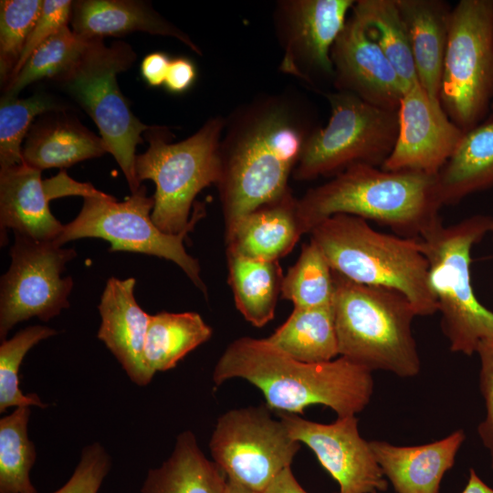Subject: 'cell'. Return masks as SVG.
<instances>
[{
	"label": "cell",
	"mask_w": 493,
	"mask_h": 493,
	"mask_svg": "<svg viewBox=\"0 0 493 493\" xmlns=\"http://www.w3.org/2000/svg\"><path fill=\"white\" fill-rule=\"evenodd\" d=\"M225 119L216 186L227 237L246 215L290 189L289 175L319 126L310 102L291 88L258 94Z\"/></svg>",
	"instance_id": "6da1fadb"
},
{
	"label": "cell",
	"mask_w": 493,
	"mask_h": 493,
	"mask_svg": "<svg viewBox=\"0 0 493 493\" xmlns=\"http://www.w3.org/2000/svg\"><path fill=\"white\" fill-rule=\"evenodd\" d=\"M234 378L257 387L270 410L287 414H303L309 405L322 404L338 417L356 415L373 393L372 371L345 357L304 362L251 337L233 341L215 366V385Z\"/></svg>",
	"instance_id": "7a4b0ae2"
},
{
	"label": "cell",
	"mask_w": 493,
	"mask_h": 493,
	"mask_svg": "<svg viewBox=\"0 0 493 493\" xmlns=\"http://www.w3.org/2000/svg\"><path fill=\"white\" fill-rule=\"evenodd\" d=\"M442 206L437 174L368 164L352 165L299 198L307 233L324 219L344 214L377 222L400 236L419 238L441 220Z\"/></svg>",
	"instance_id": "3957f363"
},
{
	"label": "cell",
	"mask_w": 493,
	"mask_h": 493,
	"mask_svg": "<svg viewBox=\"0 0 493 493\" xmlns=\"http://www.w3.org/2000/svg\"><path fill=\"white\" fill-rule=\"evenodd\" d=\"M309 234L334 272L359 284L398 290L417 316L438 311L419 238L381 233L344 214L324 219Z\"/></svg>",
	"instance_id": "277c9868"
},
{
	"label": "cell",
	"mask_w": 493,
	"mask_h": 493,
	"mask_svg": "<svg viewBox=\"0 0 493 493\" xmlns=\"http://www.w3.org/2000/svg\"><path fill=\"white\" fill-rule=\"evenodd\" d=\"M332 309L339 354L370 371L414 377L421 362L412 322L416 312L398 290L356 283L333 271Z\"/></svg>",
	"instance_id": "5b68a950"
},
{
	"label": "cell",
	"mask_w": 493,
	"mask_h": 493,
	"mask_svg": "<svg viewBox=\"0 0 493 493\" xmlns=\"http://www.w3.org/2000/svg\"><path fill=\"white\" fill-rule=\"evenodd\" d=\"M225 122V117H212L179 142H170L166 127H150L144 132L149 147L136 156L135 173L140 183L151 180L155 184L152 219L163 232L182 233L205 215V205L195 203L189 219L195 196L220 179Z\"/></svg>",
	"instance_id": "8992f818"
},
{
	"label": "cell",
	"mask_w": 493,
	"mask_h": 493,
	"mask_svg": "<svg viewBox=\"0 0 493 493\" xmlns=\"http://www.w3.org/2000/svg\"><path fill=\"white\" fill-rule=\"evenodd\" d=\"M489 232L493 217L475 215L449 226L439 220L419 237L441 329L450 350L468 356L481 341L493 338V311L477 300L470 278L471 249Z\"/></svg>",
	"instance_id": "52a82bcc"
},
{
	"label": "cell",
	"mask_w": 493,
	"mask_h": 493,
	"mask_svg": "<svg viewBox=\"0 0 493 493\" xmlns=\"http://www.w3.org/2000/svg\"><path fill=\"white\" fill-rule=\"evenodd\" d=\"M135 59L134 50L125 42L106 46L103 38H92L78 63L54 80L93 120L131 193L142 186L135 173L136 148L142 142V134L151 126L131 111L121 92L117 75L129 69Z\"/></svg>",
	"instance_id": "ba28073f"
},
{
	"label": "cell",
	"mask_w": 493,
	"mask_h": 493,
	"mask_svg": "<svg viewBox=\"0 0 493 493\" xmlns=\"http://www.w3.org/2000/svg\"><path fill=\"white\" fill-rule=\"evenodd\" d=\"M324 95L330 107V119L308 141L294 179L333 177L355 164L382 168L395 144L397 110L376 107L348 92Z\"/></svg>",
	"instance_id": "9c48e42d"
},
{
	"label": "cell",
	"mask_w": 493,
	"mask_h": 493,
	"mask_svg": "<svg viewBox=\"0 0 493 493\" xmlns=\"http://www.w3.org/2000/svg\"><path fill=\"white\" fill-rule=\"evenodd\" d=\"M439 100L464 132L491 107L493 0H460L452 8Z\"/></svg>",
	"instance_id": "30bf717a"
},
{
	"label": "cell",
	"mask_w": 493,
	"mask_h": 493,
	"mask_svg": "<svg viewBox=\"0 0 493 493\" xmlns=\"http://www.w3.org/2000/svg\"><path fill=\"white\" fill-rule=\"evenodd\" d=\"M153 206L154 198L147 195L143 185L122 202L104 193L85 197L79 215L64 225L54 243L62 246L79 238H101L110 243L111 252L128 251L165 258L179 266L207 297L200 265L184 246V238L194 226L176 235L164 233L152 219Z\"/></svg>",
	"instance_id": "8fae6325"
},
{
	"label": "cell",
	"mask_w": 493,
	"mask_h": 493,
	"mask_svg": "<svg viewBox=\"0 0 493 493\" xmlns=\"http://www.w3.org/2000/svg\"><path fill=\"white\" fill-rule=\"evenodd\" d=\"M264 404L232 409L218 417L209 441L213 461L227 479L261 493L290 467L300 443Z\"/></svg>",
	"instance_id": "7c38bea8"
},
{
	"label": "cell",
	"mask_w": 493,
	"mask_h": 493,
	"mask_svg": "<svg viewBox=\"0 0 493 493\" xmlns=\"http://www.w3.org/2000/svg\"><path fill=\"white\" fill-rule=\"evenodd\" d=\"M76 256L73 248L15 233L11 264L0 283L2 341L19 322L33 317L48 321L68 308L73 280L61 274Z\"/></svg>",
	"instance_id": "4fadbf2b"
},
{
	"label": "cell",
	"mask_w": 493,
	"mask_h": 493,
	"mask_svg": "<svg viewBox=\"0 0 493 493\" xmlns=\"http://www.w3.org/2000/svg\"><path fill=\"white\" fill-rule=\"evenodd\" d=\"M353 0H279L273 26L283 50L279 71L309 87L330 80L334 72L331 49L344 27Z\"/></svg>",
	"instance_id": "5bb4252c"
},
{
	"label": "cell",
	"mask_w": 493,
	"mask_h": 493,
	"mask_svg": "<svg viewBox=\"0 0 493 493\" xmlns=\"http://www.w3.org/2000/svg\"><path fill=\"white\" fill-rule=\"evenodd\" d=\"M293 439L308 446L319 462L338 482L340 493L385 491L387 479L358 429L355 415L338 417L330 424L306 420L295 414L279 413Z\"/></svg>",
	"instance_id": "9a60e30c"
},
{
	"label": "cell",
	"mask_w": 493,
	"mask_h": 493,
	"mask_svg": "<svg viewBox=\"0 0 493 493\" xmlns=\"http://www.w3.org/2000/svg\"><path fill=\"white\" fill-rule=\"evenodd\" d=\"M397 113L395 144L382 169L436 175L454 153L464 131L419 81L404 90Z\"/></svg>",
	"instance_id": "2e32d148"
},
{
	"label": "cell",
	"mask_w": 493,
	"mask_h": 493,
	"mask_svg": "<svg viewBox=\"0 0 493 493\" xmlns=\"http://www.w3.org/2000/svg\"><path fill=\"white\" fill-rule=\"evenodd\" d=\"M333 87L390 110L407 89L382 49L351 14L331 49Z\"/></svg>",
	"instance_id": "e0dca14e"
},
{
	"label": "cell",
	"mask_w": 493,
	"mask_h": 493,
	"mask_svg": "<svg viewBox=\"0 0 493 493\" xmlns=\"http://www.w3.org/2000/svg\"><path fill=\"white\" fill-rule=\"evenodd\" d=\"M136 279H108L98 306L101 318L98 338L115 356L131 382L149 384L153 375L144 360L150 316L134 296Z\"/></svg>",
	"instance_id": "ac0fdd59"
},
{
	"label": "cell",
	"mask_w": 493,
	"mask_h": 493,
	"mask_svg": "<svg viewBox=\"0 0 493 493\" xmlns=\"http://www.w3.org/2000/svg\"><path fill=\"white\" fill-rule=\"evenodd\" d=\"M55 199L47 179L41 171L26 163L0 169L1 236L7 229L39 241L55 242L63 231L51 213Z\"/></svg>",
	"instance_id": "d6986e66"
},
{
	"label": "cell",
	"mask_w": 493,
	"mask_h": 493,
	"mask_svg": "<svg viewBox=\"0 0 493 493\" xmlns=\"http://www.w3.org/2000/svg\"><path fill=\"white\" fill-rule=\"evenodd\" d=\"M466 435L458 429L440 440L411 446L370 442L384 477L397 493H439L445 474L453 467Z\"/></svg>",
	"instance_id": "ffe728a7"
},
{
	"label": "cell",
	"mask_w": 493,
	"mask_h": 493,
	"mask_svg": "<svg viewBox=\"0 0 493 493\" xmlns=\"http://www.w3.org/2000/svg\"><path fill=\"white\" fill-rule=\"evenodd\" d=\"M306 233L299 198L289 189L241 218L226 237V250L257 260L275 261L288 254Z\"/></svg>",
	"instance_id": "44dd1931"
},
{
	"label": "cell",
	"mask_w": 493,
	"mask_h": 493,
	"mask_svg": "<svg viewBox=\"0 0 493 493\" xmlns=\"http://www.w3.org/2000/svg\"><path fill=\"white\" fill-rule=\"evenodd\" d=\"M69 24L75 33L87 38L121 37L135 31L174 37L197 55H203L201 48L185 32L144 1H73Z\"/></svg>",
	"instance_id": "7402d4cb"
},
{
	"label": "cell",
	"mask_w": 493,
	"mask_h": 493,
	"mask_svg": "<svg viewBox=\"0 0 493 493\" xmlns=\"http://www.w3.org/2000/svg\"><path fill=\"white\" fill-rule=\"evenodd\" d=\"M105 152L102 138L66 111L47 113L32 125L22 150L24 163L40 171L64 169Z\"/></svg>",
	"instance_id": "603a6c76"
},
{
	"label": "cell",
	"mask_w": 493,
	"mask_h": 493,
	"mask_svg": "<svg viewBox=\"0 0 493 493\" xmlns=\"http://www.w3.org/2000/svg\"><path fill=\"white\" fill-rule=\"evenodd\" d=\"M421 86L439 100L452 7L443 0H396Z\"/></svg>",
	"instance_id": "cb8c5ba5"
},
{
	"label": "cell",
	"mask_w": 493,
	"mask_h": 493,
	"mask_svg": "<svg viewBox=\"0 0 493 493\" xmlns=\"http://www.w3.org/2000/svg\"><path fill=\"white\" fill-rule=\"evenodd\" d=\"M437 182L443 205L493 187V113L464 132Z\"/></svg>",
	"instance_id": "d4e9b609"
},
{
	"label": "cell",
	"mask_w": 493,
	"mask_h": 493,
	"mask_svg": "<svg viewBox=\"0 0 493 493\" xmlns=\"http://www.w3.org/2000/svg\"><path fill=\"white\" fill-rule=\"evenodd\" d=\"M226 476L186 430L177 436L171 456L148 471L142 493H226Z\"/></svg>",
	"instance_id": "484cf974"
},
{
	"label": "cell",
	"mask_w": 493,
	"mask_h": 493,
	"mask_svg": "<svg viewBox=\"0 0 493 493\" xmlns=\"http://www.w3.org/2000/svg\"><path fill=\"white\" fill-rule=\"evenodd\" d=\"M228 282L237 309L253 326L261 328L275 315L283 280L278 260L263 261L226 250Z\"/></svg>",
	"instance_id": "4316f807"
},
{
	"label": "cell",
	"mask_w": 493,
	"mask_h": 493,
	"mask_svg": "<svg viewBox=\"0 0 493 493\" xmlns=\"http://www.w3.org/2000/svg\"><path fill=\"white\" fill-rule=\"evenodd\" d=\"M266 340L304 362H329L340 355L332 305L294 307L287 320Z\"/></svg>",
	"instance_id": "83f0119b"
},
{
	"label": "cell",
	"mask_w": 493,
	"mask_h": 493,
	"mask_svg": "<svg viewBox=\"0 0 493 493\" xmlns=\"http://www.w3.org/2000/svg\"><path fill=\"white\" fill-rule=\"evenodd\" d=\"M211 336V327L196 312L151 315L144 345L145 364L152 375L170 370Z\"/></svg>",
	"instance_id": "f1b7e54d"
},
{
	"label": "cell",
	"mask_w": 493,
	"mask_h": 493,
	"mask_svg": "<svg viewBox=\"0 0 493 493\" xmlns=\"http://www.w3.org/2000/svg\"><path fill=\"white\" fill-rule=\"evenodd\" d=\"M351 14L382 49L406 88L417 82L407 29L396 0H357Z\"/></svg>",
	"instance_id": "f546056e"
},
{
	"label": "cell",
	"mask_w": 493,
	"mask_h": 493,
	"mask_svg": "<svg viewBox=\"0 0 493 493\" xmlns=\"http://www.w3.org/2000/svg\"><path fill=\"white\" fill-rule=\"evenodd\" d=\"M92 38L65 26L43 42L29 57L16 76L3 89L4 97L16 98L28 85L41 79L56 80L80 59Z\"/></svg>",
	"instance_id": "4dcf8cb0"
},
{
	"label": "cell",
	"mask_w": 493,
	"mask_h": 493,
	"mask_svg": "<svg viewBox=\"0 0 493 493\" xmlns=\"http://www.w3.org/2000/svg\"><path fill=\"white\" fill-rule=\"evenodd\" d=\"M30 406L16 407L0 420V493H37L29 474L36 460L27 435Z\"/></svg>",
	"instance_id": "1f68e13d"
},
{
	"label": "cell",
	"mask_w": 493,
	"mask_h": 493,
	"mask_svg": "<svg viewBox=\"0 0 493 493\" xmlns=\"http://www.w3.org/2000/svg\"><path fill=\"white\" fill-rule=\"evenodd\" d=\"M334 291L333 270L321 249L310 239L302 246L298 260L283 277L282 298L298 308L325 307L332 305Z\"/></svg>",
	"instance_id": "d6a6232c"
},
{
	"label": "cell",
	"mask_w": 493,
	"mask_h": 493,
	"mask_svg": "<svg viewBox=\"0 0 493 493\" xmlns=\"http://www.w3.org/2000/svg\"><path fill=\"white\" fill-rule=\"evenodd\" d=\"M68 106L47 92L26 99L2 97L0 103V169L24 163L22 142L37 116L67 111Z\"/></svg>",
	"instance_id": "836d02e7"
},
{
	"label": "cell",
	"mask_w": 493,
	"mask_h": 493,
	"mask_svg": "<svg viewBox=\"0 0 493 493\" xmlns=\"http://www.w3.org/2000/svg\"><path fill=\"white\" fill-rule=\"evenodd\" d=\"M57 331L49 327L35 325L19 330L11 339L2 341L0 346V412L9 407L35 405L46 408L36 393L25 394L19 387V368L26 354L41 341Z\"/></svg>",
	"instance_id": "e575fe53"
},
{
	"label": "cell",
	"mask_w": 493,
	"mask_h": 493,
	"mask_svg": "<svg viewBox=\"0 0 493 493\" xmlns=\"http://www.w3.org/2000/svg\"><path fill=\"white\" fill-rule=\"evenodd\" d=\"M44 0L0 2V79L5 86L41 14Z\"/></svg>",
	"instance_id": "d590c367"
},
{
	"label": "cell",
	"mask_w": 493,
	"mask_h": 493,
	"mask_svg": "<svg viewBox=\"0 0 493 493\" xmlns=\"http://www.w3.org/2000/svg\"><path fill=\"white\" fill-rule=\"evenodd\" d=\"M110 465V457L100 443L88 445L70 478L53 493H98Z\"/></svg>",
	"instance_id": "8d00e7d4"
},
{
	"label": "cell",
	"mask_w": 493,
	"mask_h": 493,
	"mask_svg": "<svg viewBox=\"0 0 493 493\" xmlns=\"http://www.w3.org/2000/svg\"><path fill=\"white\" fill-rule=\"evenodd\" d=\"M72 4L73 1L70 0H44L41 14L26 41L10 80L16 76L29 57L43 42L63 26H68Z\"/></svg>",
	"instance_id": "74e56055"
},
{
	"label": "cell",
	"mask_w": 493,
	"mask_h": 493,
	"mask_svg": "<svg viewBox=\"0 0 493 493\" xmlns=\"http://www.w3.org/2000/svg\"><path fill=\"white\" fill-rule=\"evenodd\" d=\"M476 353L480 362L479 388L486 406V416L477 426V434L489 453L493 468V338L481 341Z\"/></svg>",
	"instance_id": "f35d334b"
},
{
	"label": "cell",
	"mask_w": 493,
	"mask_h": 493,
	"mask_svg": "<svg viewBox=\"0 0 493 493\" xmlns=\"http://www.w3.org/2000/svg\"><path fill=\"white\" fill-rule=\"evenodd\" d=\"M196 68L188 58H172L165 78L164 86L172 93L181 94L187 91L194 83Z\"/></svg>",
	"instance_id": "ab89813d"
},
{
	"label": "cell",
	"mask_w": 493,
	"mask_h": 493,
	"mask_svg": "<svg viewBox=\"0 0 493 493\" xmlns=\"http://www.w3.org/2000/svg\"><path fill=\"white\" fill-rule=\"evenodd\" d=\"M170 61L168 55L163 52H152L143 58L141 74L149 86L164 85Z\"/></svg>",
	"instance_id": "60d3db41"
},
{
	"label": "cell",
	"mask_w": 493,
	"mask_h": 493,
	"mask_svg": "<svg viewBox=\"0 0 493 493\" xmlns=\"http://www.w3.org/2000/svg\"><path fill=\"white\" fill-rule=\"evenodd\" d=\"M261 493H308L295 478L290 467L280 472Z\"/></svg>",
	"instance_id": "b9f144b4"
},
{
	"label": "cell",
	"mask_w": 493,
	"mask_h": 493,
	"mask_svg": "<svg viewBox=\"0 0 493 493\" xmlns=\"http://www.w3.org/2000/svg\"><path fill=\"white\" fill-rule=\"evenodd\" d=\"M461 493H493V488L478 477L474 468H470L467 483Z\"/></svg>",
	"instance_id": "7bdbcfd3"
},
{
	"label": "cell",
	"mask_w": 493,
	"mask_h": 493,
	"mask_svg": "<svg viewBox=\"0 0 493 493\" xmlns=\"http://www.w3.org/2000/svg\"><path fill=\"white\" fill-rule=\"evenodd\" d=\"M226 493H258L236 482L227 479Z\"/></svg>",
	"instance_id": "ee69618b"
},
{
	"label": "cell",
	"mask_w": 493,
	"mask_h": 493,
	"mask_svg": "<svg viewBox=\"0 0 493 493\" xmlns=\"http://www.w3.org/2000/svg\"><path fill=\"white\" fill-rule=\"evenodd\" d=\"M491 109H492V110H493V101H492Z\"/></svg>",
	"instance_id": "f6af8a7d"
},
{
	"label": "cell",
	"mask_w": 493,
	"mask_h": 493,
	"mask_svg": "<svg viewBox=\"0 0 493 493\" xmlns=\"http://www.w3.org/2000/svg\"><path fill=\"white\" fill-rule=\"evenodd\" d=\"M374 493H377V492H374Z\"/></svg>",
	"instance_id": "bcb514c9"
}]
</instances>
